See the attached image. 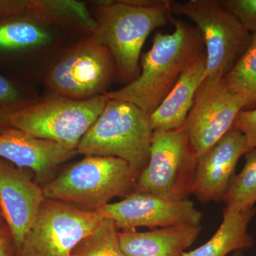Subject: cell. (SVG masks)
<instances>
[{
  "mask_svg": "<svg viewBox=\"0 0 256 256\" xmlns=\"http://www.w3.org/2000/svg\"><path fill=\"white\" fill-rule=\"evenodd\" d=\"M174 31L156 32L150 50L141 56V70L134 82L108 98L132 102L150 114L164 100L178 79L205 52L201 33L194 25L173 18Z\"/></svg>",
  "mask_w": 256,
  "mask_h": 256,
  "instance_id": "cell-1",
  "label": "cell"
},
{
  "mask_svg": "<svg viewBox=\"0 0 256 256\" xmlns=\"http://www.w3.org/2000/svg\"><path fill=\"white\" fill-rule=\"evenodd\" d=\"M170 0L97 2L92 36L109 50L126 85L140 73L141 52L153 30L172 23Z\"/></svg>",
  "mask_w": 256,
  "mask_h": 256,
  "instance_id": "cell-2",
  "label": "cell"
},
{
  "mask_svg": "<svg viewBox=\"0 0 256 256\" xmlns=\"http://www.w3.org/2000/svg\"><path fill=\"white\" fill-rule=\"evenodd\" d=\"M153 132L150 114L132 102L108 98L76 152L85 156L120 158L140 175L149 162Z\"/></svg>",
  "mask_w": 256,
  "mask_h": 256,
  "instance_id": "cell-3",
  "label": "cell"
},
{
  "mask_svg": "<svg viewBox=\"0 0 256 256\" xmlns=\"http://www.w3.org/2000/svg\"><path fill=\"white\" fill-rule=\"evenodd\" d=\"M139 175L114 156H85L43 188L46 200L97 212L114 197L136 191Z\"/></svg>",
  "mask_w": 256,
  "mask_h": 256,
  "instance_id": "cell-4",
  "label": "cell"
},
{
  "mask_svg": "<svg viewBox=\"0 0 256 256\" xmlns=\"http://www.w3.org/2000/svg\"><path fill=\"white\" fill-rule=\"evenodd\" d=\"M106 94L78 100L54 95L34 100L10 116V126L76 150L107 104Z\"/></svg>",
  "mask_w": 256,
  "mask_h": 256,
  "instance_id": "cell-5",
  "label": "cell"
},
{
  "mask_svg": "<svg viewBox=\"0 0 256 256\" xmlns=\"http://www.w3.org/2000/svg\"><path fill=\"white\" fill-rule=\"evenodd\" d=\"M172 14L191 20L201 33L206 57V78H222L247 50L252 34L220 0L170 1Z\"/></svg>",
  "mask_w": 256,
  "mask_h": 256,
  "instance_id": "cell-6",
  "label": "cell"
},
{
  "mask_svg": "<svg viewBox=\"0 0 256 256\" xmlns=\"http://www.w3.org/2000/svg\"><path fill=\"white\" fill-rule=\"evenodd\" d=\"M114 77L117 69L110 52L89 34L56 60L44 82L54 95L84 100L108 92Z\"/></svg>",
  "mask_w": 256,
  "mask_h": 256,
  "instance_id": "cell-7",
  "label": "cell"
},
{
  "mask_svg": "<svg viewBox=\"0 0 256 256\" xmlns=\"http://www.w3.org/2000/svg\"><path fill=\"white\" fill-rule=\"evenodd\" d=\"M198 156L183 128L153 132L148 166L138 176L136 191L172 200H188Z\"/></svg>",
  "mask_w": 256,
  "mask_h": 256,
  "instance_id": "cell-8",
  "label": "cell"
},
{
  "mask_svg": "<svg viewBox=\"0 0 256 256\" xmlns=\"http://www.w3.org/2000/svg\"><path fill=\"white\" fill-rule=\"evenodd\" d=\"M102 218L97 212L46 198L16 256H70Z\"/></svg>",
  "mask_w": 256,
  "mask_h": 256,
  "instance_id": "cell-9",
  "label": "cell"
},
{
  "mask_svg": "<svg viewBox=\"0 0 256 256\" xmlns=\"http://www.w3.org/2000/svg\"><path fill=\"white\" fill-rule=\"evenodd\" d=\"M245 108L244 101L225 86L222 78H205L182 127L198 158L233 128Z\"/></svg>",
  "mask_w": 256,
  "mask_h": 256,
  "instance_id": "cell-10",
  "label": "cell"
},
{
  "mask_svg": "<svg viewBox=\"0 0 256 256\" xmlns=\"http://www.w3.org/2000/svg\"><path fill=\"white\" fill-rule=\"evenodd\" d=\"M117 228L132 232L139 227H168L200 224L201 212L188 200H172L144 192H132L124 200L97 210Z\"/></svg>",
  "mask_w": 256,
  "mask_h": 256,
  "instance_id": "cell-11",
  "label": "cell"
},
{
  "mask_svg": "<svg viewBox=\"0 0 256 256\" xmlns=\"http://www.w3.org/2000/svg\"><path fill=\"white\" fill-rule=\"evenodd\" d=\"M45 200L43 188L24 170L0 158V208L18 252Z\"/></svg>",
  "mask_w": 256,
  "mask_h": 256,
  "instance_id": "cell-12",
  "label": "cell"
},
{
  "mask_svg": "<svg viewBox=\"0 0 256 256\" xmlns=\"http://www.w3.org/2000/svg\"><path fill=\"white\" fill-rule=\"evenodd\" d=\"M248 152L245 136L232 128L198 159L192 194L203 203L223 200L239 159Z\"/></svg>",
  "mask_w": 256,
  "mask_h": 256,
  "instance_id": "cell-13",
  "label": "cell"
},
{
  "mask_svg": "<svg viewBox=\"0 0 256 256\" xmlns=\"http://www.w3.org/2000/svg\"><path fill=\"white\" fill-rule=\"evenodd\" d=\"M76 153L73 148L16 128L0 133V158L18 168L32 170L38 178L50 174Z\"/></svg>",
  "mask_w": 256,
  "mask_h": 256,
  "instance_id": "cell-14",
  "label": "cell"
},
{
  "mask_svg": "<svg viewBox=\"0 0 256 256\" xmlns=\"http://www.w3.org/2000/svg\"><path fill=\"white\" fill-rule=\"evenodd\" d=\"M201 230L200 224H184L148 232H118L120 246L126 256H182Z\"/></svg>",
  "mask_w": 256,
  "mask_h": 256,
  "instance_id": "cell-15",
  "label": "cell"
},
{
  "mask_svg": "<svg viewBox=\"0 0 256 256\" xmlns=\"http://www.w3.org/2000/svg\"><path fill=\"white\" fill-rule=\"evenodd\" d=\"M206 78V57L204 54L181 76L164 100L150 114L154 131L181 129L194 102L202 82Z\"/></svg>",
  "mask_w": 256,
  "mask_h": 256,
  "instance_id": "cell-16",
  "label": "cell"
},
{
  "mask_svg": "<svg viewBox=\"0 0 256 256\" xmlns=\"http://www.w3.org/2000/svg\"><path fill=\"white\" fill-rule=\"evenodd\" d=\"M255 213L254 207L224 210L223 222L212 238L198 248L184 252L182 256H226L230 252L252 248L254 240L248 228Z\"/></svg>",
  "mask_w": 256,
  "mask_h": 256,
  "instance_id": "cell-17",
  "label": "cell"
},
{
  "mask_svg": "<svg viewBox=\"0 0 256 256\" xmlns=\"http://www.w3.org/2000/svg\"><path fill=\"white\" fill-rule=\"evenodd\" d=\"M50 40L48 31L28 16L0 20V66L11 65L26 52Z\"/></svg>",
  "mask_w": 256,
  "mask_h": 256,
  "instance_id": "cell-18",
  "label": "cell"
},
{
  "mask_svg": "<svg viewBox=\"0 0 256 256\" xmlns=\"http://www.w3.org/2000/svg\"><path fill=\"white\" fill-rule=\"evenodd\" d=\"M222 82L244 101L245 110L256 107V33L252 34L247 50Z\"/></svg>",
  "mask_w": 256,
  "mask_h": 256,
  "instance_id": "cell-19",
  "label": "cell"
},
{
  "mask_svg": "<svg viewBox=\"0 0 256 256\" xmlns=\"http://www.w3.org/2000/svg\"><path fill=\"white\" fill-rule=\"evenodd\" d=\"M240 174L234 176L223 198L225 210H240L254 207L256 202V148L246 153Z\"/></svg>",
  "mask_w": 256,
  "mask_h": 256,
  "instance_id": "cell-20",
  "label": "cell"
},
{
  "mask_svg": "<svg viewBox=\"0 0 256 256\" xmlns=\"http://www.w3.org/2000/svg\"><path fill=\"white\" fill-rule=\"evenodd\" d=\"M70 256H126L120 246L112 220L102 218L95 229L74 247Z\"/></svg>",
  "mask_w": 256,
  "mask_h": 256,
  "instance_id": "cell-21",
  "label": "cell"
},
{
  "mask_svg": "<svg viewBox=\"0 0 256 256\" xmlns=\"http://www.w3.org/2000/svg\"><path fill=\"white\" fill-rule=\"evenodd\" d=\"M34 100L22 86L0 73V133L12 128L9 122L12 114Z\"/></svg>",
  "mask_w": 256,
  "mask_h": 256,
  "instance_id": "cell-22",
  "label": "cell"
},
{
  "mask_svg": "<svg viewBox=\"0 0 256 256\" xmlns=\"http://www.w3.org/2000/svg\"><path fill=\"white\" fill-rule=\"evenodd\" d=\"M220 2L236 16L248 32L256 33V0H220Z\"/></svg>",
  "mask_w": 256,
  "mask_h": 256,
  "instance_id": "cell-23",
  "label": "cell"
},
{
  "mask_svg": "<svg viewBox=\"0 0 256 256\" xmlns=\"http://www.w3.org/2000/svg\"><path fill=\"white\" fill-rule=\"evenodd\" d=\"M233 128L245 136L248 152L256 148V108L240 111Z\"/></svg>",
  "mask_w": 256,
  "mask_h": 256,
  "instance_id": "cell-24",
  "label": "cell"
},
{
  "mask_svg": "<svg viewBox=\"0 0 256 256\" xmlns=\"http://www.w3.org/2000/svg\"><path fill=\"white\" fill-rule=\"evenodd\" d=\"M34 0H0V20L26 16L32 18Z\"/></svg>",
  "mask_w": 256,
  "mask_h": 256,
  "instance_id": "cell-25",
  "label": "cell"
},
{
  "mask_svg": "<svg viewBox=\"0 0 256 256\" xmlns=\"http://www.w3.org/2000/svg\"><path fill=\"white\" fill-rule=\"evenodd\" d=\"M14 236L4 218H0V256H16Z\"/></svg>",
  "mask_w": 256,
  "mask_h": 256,
  "instance_id": "cell-26",
  "label": "cell"
},
{
  "mask_svg": "<svg viewBox=\"0 0 256 256\" xmlns=\"http://www.w3.org/2000/svg\"><path fill=\"white\" fill-rule=\"evenodd\" d=\"M244 256V252H242V250H237V252H234L233 255L232 256Z\"/></svg>",
  "mask_w": 256,
  "mask_h": 256,
  "instance_id": "cell-27",
  "label": "cell"
},
{
  "mask_svg": "<svg viewBox=\"0 0 256 256\" xmlns=\"http://www.w3.org/2000/svg\"><path fill=\"white\" fill-rule=\"evenodd\" d=\"M2 217L3 218L2 214L1 208H0V218H2Z\"/></svg>",
  "mask_w": 256,
  "mask_h": 256,
  "instance_id": "cell-28",
  "label": "cell"
}]
</instances>
